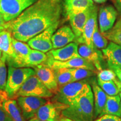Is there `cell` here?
Segmentation results:
<instances>
[{
    "label": "cell",
    "mask_w": 121,
    "mask_h": 121,
    "mask_svg": "<svg viewBox=\"0 0 121 121\" xmlns=\"http://www.w3.org/2000/svg\"><path fill=\"white\" fill-rule=\"evenodd\" d=\"M60 0H37L16 19L7 22L6 29L20 41L28 42L56 22L62 13Z\"/></svg>",
    "instance_id": "1"
},
{
    "label": "cell",
    "mask_w": 121,
    "mask_h": 121,
    "mask_svg": "<svg viewBox=\"0 0 121 121\" xmlns=\"http://www.w3.org/2000/svg\"><path fill=\"white\" fill-rule=\"evenodd\" d=\"M63 117L74 121H94V102L92 89L61 112Z\"/></svg>",
    "instance_id": "2"
},
{
    "label": "cell",
    "mask_w": 121,
    "mask_h": 121,
    "mask_svg": "<svg viewBox=\"0 0 121 121\" xmlns=\"http://www.w3.org/2000/svg\"><path fill=\"white\" fill-rule=\"evenodd\" d=\"M91 89L90 84L84 80L69 83L59 89L53 101L69 105L88 93Z\"/></svg>",
    "instance_id": "3"
},
{
    "label": "cell",
    "mask_w": 121,
    "mask_h": 121,
    "mask_svg": "<svg viewBox=\"0 0 121 121\" xmlns=\"http://www.w3.org/2000/svg\"><path fill=\"white\" fill-rule=\"evenodd\" d=\"M35 75L34 69L31 67H15L8 66L5 92L9 98L13 99L25 81Z\"/></svg>",
    "instance_id": "4"
},
{
    "label": "cell",
    "mask_w": 121,
    "mask_h": 121,
    "mask_svg": "<svg viewBox=\"0 0 121 121\" xmlns=\"http://www.w3.org/2000/svg\"><path fill=\"white\" fill-rule=\"evenodd\" d=\"M53 93L48 89L35 75L30 76L25 81L23 85L15 95L14 98L17 99L19 96H37L43 98H49L53 96Z\"/></svg>",
    "instance_id": "5"
},
{
    "label": "cell",
    "mask_w": 121,
    "mask_h": 121,
    "mask_svg": "<svg viewBox=\"0 0 121 121\" xmlns=\"http://www.w3.org/2000/svg\"><path fill=\"white\" fill-rule=\"evenodd\" d=\"M37 0H0V13L6 22L17 17Z\"/></svg>",
    "instance_id": "6"
},
{
    "label": "cell",
    "mask_w": 121,
    "mask_h": 121,
    "mask_svg": "<svg viewBox=\"0 0 121 121\" xmlns=\"http://www.w3.org/2000/svg\"><path fill=\"white\" fill-rule=\"evenodd\" d=\"M60 22H56L52 26L44 30L40 34L30 39L28 44L33 49L44 53H47L53 49L52 37L58 28Z\"/></svg>",
    "instance_id": "7"
},
{
    "label": "cell",
    "mask_w": 121,
    "mask_h": 121,
    "mask_svg": "<svg viewBox=\"0 0 121 121\" xmlns=\"http://www.w3.org/2000/svg\"><path fill=\"white\" fill-rule=\"evenodd\" d=\"M18 105L26 120L35 117L37 111L47 102L45 98L37 96H19L17 98Z\"/></svg>",
    "instance_id": "8"
},
{
    "label": "cell",
    "mask_w": 121,
    "mask_h": 121,
    "mask_svg": "<svg viewBox=\"0 0 121 121\" xmlns=\"http://www.w3.org/2000/svg\"><path fill=\"white\" fill-rule=\"evenodd\" d=\"M68 105L60 103L47 102L39 109L36 113V118L45 121H58L62 111Z\"/></svg>",
    "instance_id": "9"
},
{
    "label": "cell",
    "mask_w": 121,
    "mask_h": 121,
    "mask_svg": "<svg viewBox=\"0 0 121 121\" xmlns=\"http://www.w3.org/2000/svg\"><path fill=\"white\" fill-rule=\"evenodd\" d=\"M35 75L52 93L56 94L59 90L54 69L46 64H42L33 68Z\"/></svg>",
    "instance_id": "10"
},
{
    "label": "cell",
    "mask_w": 121,
    "mask_h": 121,
    "mask_svg": "<svg viewBox=\"0 0 121 121\" xmlns=\"http://www.w3.org/2000/svg\"><path fill=\"white\" fill-rule=\"evenodd\" d=\"M45 64L52 69L59 68H66V69H76V68H83L93 71L97 73L98 71L93 63L82 57H78L71 59L66 61H59L47 59Z\"/></svg>",
    "instance_id": "11"
},
{
    "label": "cell",
    "mask_w": 121,
    "mask_h": 121,
    "mask_svg": "<svg viewBox=\"0 0 121 121\" xmlns=\"http://www.w3.org/2000/svg\"><path fill=\"white\" fill-rule=\"evenodd\" d=\"M98 7L95 5L92 6L91 11L86 22L83 29L81 37L76 40L77 43L85 44L91 48H95L93 45V34L97 22Z\"/></svg>",
    "instance_id": "12"
},
{
    "label": "cell",
    "mask_w": 121,
    "mask_h": 121,
    "mask_svg": "<svg viewBox=\"0 0 121 121\" xmlns=\"http://www.w3.org/2000/svg\"><path fill=\"white\" fill-rule=\"evenodd\" d=\"M47 55L48 59L59 61H66L81 57L78 52V44L72 42L62 48L52 49L47 53Z\"/></svg>",
    "instance_id": "13"
},
{
    "label": "cell",
    "mask_w": 121,
    "mask_h": 121,
    "mask_svg": "<svg viewBox=\"0 0 121 121\" xmlns=\"http://www.w3.org/2000/svg\"><path fill=\"white\" fill-rule=\"evenodd\" d=\"M12 37L11 31L7 29L0 31V51L6 58L8 66L11 65L17 57L13 47Z\"/></svg>",
    "instance_id": "14"
},
{
    "label": "cell",
    "mask_w": 121,
    "mask_h": 121,
    "mask_svg": "<svg viewBox=\"0 0 121 121\" xmlns=\"http://www.w3.org/2000/svg\"><path fill=\"white\" fill-rule=\"evenodd\" d=\"M117 11L112 6L100 7L99 13V25L101 33L110 30L114 25Z\"/></svg>",
    "instance_id": "15"
},
{
    "label": "cell",
    "mask_w": 121,
    "mask_h": 121,
    "mask_svg": "<svg viewBox=\"0 0 121 121\" xmlns=\"http://www.w3.org/2000/svg\"><path fill=\"white\" fill-rule=\"evenodd\" d=\"M91 8L92 7H91L84 11L67 15L72 31L75 35V41L82 35L85 24L90 15Z\"/></svg>",
    "instance_id": "16"
},
{
    "label": "cell",
    "mask_w": 121,
    "mask_h": 121,
    "mask_svg": "<svg viewBox=\"0 0 121 121\" xmlns=\"http://www.w3.org/2000/svg\"><path fill=\"white\" fill-rule=\"evenodd\" d=\"M75 35L72 29L65 25L55 31L52 37L53 49L62 48L75 40Z\"/></svg>",
    "instance_id": "17"
},
{
    "label": "cell",
    "mask_w": 121,
    "mask_h": 121,
    "mask_svg": "<svg viewBox=\"0 0 121 121\" xmlns=\"http://www.w3.org/2000/svg\"><path fill=\"white\" fill-rule=\"evenodd\" d=\"M78 52L80 57L93 63L98 72L102 70L101 59L103 57V54L100 51L96 48H90L85 44H80L78 46Z\"/></svg>",
    "instance_id": "18"
},
{
    "label": "cell",
    "mask_w": 121,
    "mask_h": 121,
    "mask_svg": "<svg viewBox=\"0 0 121 121\" xmlns=\"http://www.w3.org/2000/svg\"><path fill=\"white\" fill-rule=\"evenodd\" d=\"M91 87L94 96V116L95 118L99 117L102 114L105 107L108 95H107V94L99 86L96 80H94L92 81Z\"/></svg>",
    "instance_id": "19"
},
{
    "label": "cell",
    "mask_w": 121,
    "mask_h": 121,
    "mask_svg": "<svg viewBox=\"0 0 121 121\" xmlns=\"http://www.w3.org/2000/svg\"><path fill=\"white\" fill-rule=\"evenodd\" d=\"M12 42L17 57L16 60L9 66H11L15 67H20L21 63L24 59L28 57L29 54L31 52V49L28 44L24 43L23 42L17 40L13 37H12Z\"/></svg>",
    "instance_id": "20"
},
{
    "label": "cell",
    "mask_w": 121,
    "mask_h": 121,
    "mask_svg": "<svg viewBox=\"0 0 121 121\" xmlns=\"http://www.w3.org/2000/svg\"><path fill=\"white\" fill-rule=\"evenodd\" d=\"M103 54L108 64L121 66V46L111 42L102 49Z\"/></svg>",
    "instance_id": "21"
},
{
    "label": "cell",
    "mask_w": 121,
    "mask_h": 121,
    "mask_svg": "<svg viewBox=\"0 0 121 121\" xmlns=\"http://www.w3.org/2000/svg\"><path fill=\"white\" fill-rule=\"evenodd\" d=\"M4 109L7 116L13 121H26L22 110L15 100L7 97L3 103Z\"/></svg>",
    "instance_id": "22"
},
{
    "label": "cell",
    "mask_w": 121,
    "mask_h": 121,
    "mask_svg": "<svg viewBox=\"0 0 121 121\" xmlns=\"http://www.w3.org/2000/svg\"><path fill=\"white\" fill-rule=\"evenodd\" d=\"M94 5L93 0H65L66 15L84 11Z\"/></svg>",
    "instance_id": "23"
},
{
    "label": "cell",
    "mask_w": 121,
    "mask_h": 121,
    "mask_svg": "<svg viewBox=\"0 0 121 121\" xmlns=\"http://www.w3.org/2000/svg\"><path fill=\"white\" fill-rule=\"evenodd\" d=\"M48 56L45 53L31 49L28 57L24 59L21 63L20 67H31L34 68L38 65L44 64L47 61Z\"/></svg>",
    "instance_id": "24"
},
{
    "label": "cell",
    "mask_w": 121,
    "mask_h": 121,
    "mask_svg": "<svg viewBox=\"0 0 121 121\" xmlns=\"http://www.w3.org/2000/svg\"><path fill=\"white\" fill-rule=\"evenodd\" d=\"M104 114H112L121 117V99L119 95L107 96L105 107L100 116Z\"/></svg>",
    "instance_id": "25"
},
{
    "label": "cell",
    "mask_w": 121,
    "mask_h": 121,
    "mask_svg": "<svg viewBox=\"0 0 121 121\" xmlns=\"http://www.w3.org/2000/svg\"><path fill=\"white\" fill-rule=\"evenodd\" d=\"M102 34L108 40L121 46V17L110 30Z\"/></svg>",
    "instance_id": "26"
},
{
    "label": "cell",
    "mask_w": 121,
    "mask_h": 121,
    "mask_svg": "<svg viewBox=\"0 0 121 121\" xmlns=\"http://www.w3.org/2000/svg\"><path fill=\"white\" fill-rule=\"evenodd\" d=\"M97 82L107 95L109 96L118 95L121 88V82L119 80L118 81H104L97 79Z\"/></svg>",
    "instance_id": "27"
},
{
    "label": "cell",
    "mask_w": 121,
    "mask_h": 121,
    "mask_svg": "<svg viewBox=\"0 0 121 121\" xmlns=\"http://www.w3.org/2000/svg\"><path fill=\"white\" fill-rule=\"evenodd\" d=\"M53 69L59 89L69 83L73 82L72 76L69 69L59 68V69Z\"/></svg>",
    "instance_id": "28"
},
{
    "label": "cell",
    "mask_w": 121,
    "mask_h": 121,
    "mask_svg": "<svg viewBox=\"0 0 121 121\" xmlns=\"http://www.w3.org/2000/svg\"><path fill=\"white\" fill-rule=\"evenodd\" d=\"M92 40L94 46L96 49H104L108 45V39L104 37L102 33L99 31L98 23L95 26Z\"/></svg>",
    "instance_id": "29"
},
{
    "label": "cell",
    "mask_w": 121,
    "mask_h": 121,
    "mask_svg": "<svg viewBox=\"0 0 121 121\" xmlns=\"http://www.w3.org/2000/svg\"><path fill=\"white\" fill-rule=\"evenodd\" d=\"M71 72L73 82L84 80V78L93 76L96 72L93 71L83 68H76V69H69Z\"/></svg>",
    "instance_id": "30"
},
{
    "label": "cell",
    "mask_w": 121,
    "mask_h": 121,
    "mask_svg": "<svg viewBox=\"0 0 121 121\" xmlns=\"http://www.w3.org/2000/svg\"><path fill=\"white\" fill-rule=\"evenodd\" d=\"M6 58L2 54L0 57V90L4 91L7 82V70Z\"/></svg>",
    "instance_id": "31"
},
{
    "label": "cell",
    "mask_w": 121,
    "mask_h": 121,
    "mask_svg": "<svg viewBox=\"0 0 121 121\" xmlns=\"http://www.w3.org/2000/svg\"><path fill=\"white\" fill-rule=\"evenodd\" d=\"M97 79L104 81H118L116 74L111 69H102L97 72Z\"/></svg>",
    "instance_id": "32"
},
{
    "label": "cell",
    "mask_w": 121,
    "mask_h": 121,
    "mask_svg": "<svg viewBox=\"0 0 121 121\" xmlns=\"http://www.w3.org/2000/svg\"><path fill=\"white\" fill-rule=\"evenodd\" d=\"M9 97L5 91L0 90V121H7L9 116L4 111L3 103L5 98Z\"/></svg>",
    "instance_id": "33"
},
{
    "label": "cell",
    "mask_w": 121,
    "mask_h": 121,
    "mask_svg": "<svg viewBox=\"0 0 121 121\" xmlns=\"http://www.w3.org/2000/svg\"><path fill=\"white\" fill-rule=\"evenodd\" d=\"M95 121H121V117L112 114H104Z\"/></svg>",
    "instance_id": "34"
},
{
    "label": "cell",
    "mask_w": 121,
    "mask_h": 121,
    "mask_svg": "<svg viewBox=\"0 0 121 121\" xmlns=\"http://www.w3.org/2000/svg\"><path fill=\"white\" fill-rule=\"evenodd\" d=\"M110 69H112L119 81L121 82V66L108 64Z\"/></svg>",
    "instance_id": "35"
},
{
    "label": "cell",
    "mask_w": 121,
    "mask_h": 121,
    "mask_svg": "<svg viewBox=\"0 0 121 121\" xmlns=\"http://www.w3.org/2000/svg\"><path fill=\"white\" fill-rule=\"evenodd\" d=\"M6 24L7 22L4 21L2 14L0 13V31L6 29Z\"/></svg>",
    "instance_id": "36"
},
{
    "label": "cell",
    "mask_w": 121,
    "mask_h": 121,
    "mask_svg": "<svg viewBox=\"0 0 121 121\" xmlns=\"http://www.w3.org/2000/svg\"><path fill=\"white\" fill-rule=\"evenodd\" d=\"M115 7L117 9V11L121 15V0H113Z\"/></svg>",
    "instance_id": "37"
},
{
    "label": "cell",
    "mask_w": 121,
    "mask_h": 121,
    "mask_svg": "<svg viewBox=\"0 0 121 121\" xmlns=\"http://www.w3.org/2000/svg\"><path fill=\"white\" fill-rule=\"evenodd\" d=\"M58 121H74L72 120L71 119H69L67 117H63L62 118H60V119H59Z\"/></svg>",
    "instance_id": "38"
},
{
    "label": "cell",
    "mask_w": 121,
    "mask_h": 121,
    "mask_svg": "<svg viewBox=\"0 0 121 121\" xmlns=\"http://www.w3.org/2000/svg\"><path fill=\"white\" fill-rule=\"evenodd\" d=\"M28 121H43V120H42V119H39L38 118H37L36 117H34V118H32L29 119Z\"/></svg>",
    "instance_id": "39"
},
{
    "label": "cell",
    "mask_w": 121,
    "mask_h": 121,
    "mask_svg": "<svg viewBox=\"0 0 121 121\" xmlns=\"http://www.w3.org/2000/svg\"><path fill=\"white\" fill-rule=\"evenodd\" d=\"M93 1L98 4H103V3L105 2L107 0H93Z\"/></svg>",
    "instance_id": "40"
},
{
    "label": "cell",
    "mask_w": 121,
    "mask_h": 121,
    "mask_svg": "<svg viewBox=\"0 0 121 121\" xmlns=\"http://www.w3.org/2000/svg\"><path fill=\"white\" fill-rule=\"evenodd\" d=\"M118 95H119V97H120L121 99V89H120V91H119V94H118Z\"/></svg>",
    "instance_id": "41"
},
{
    "label": "cell",
    "mask_w": 121,
    "mask_h": 121,
    "mask_svg": "<svg viewBox=\"0 0 121 121\" xmlns=\"http://www.w3.org/2000/svg\"><path fill=\"white\" fill-rule=\"evenodd\" d=\"M7 121H13L12 120V119H11V118H10V117H9V118H8V119H7Z\"/></svg>",
    "instance_id": "42"
},
{
    "label": "cell",
    "mask_w": 121,
    "mask_h": 121,
    "mask_svg": "<svg viewBox=\"0 0 121 121\" xmlns=\"http://www.w3.org/2000/svg\"><path fill=\"white\" fill-rule=\"evenodd\" d=\"M1 56H2V52H1V51H0V57H1Z\"/></svg>",
    "instance_id": "43"
},
{
    "label": "cell",
    "mask_w": 121,
    "mask_h": 121,
    "mask_svg": "<svg viewBox=\"0 0 121 121\" xmlns=\"http://www.w3.org/2000/svg\"><path fill=\"white\" fill-rule=\"evenodd\" d=\"M112 1H113V0H112Z\"/></svg>",
    "instance_id": "44"
}]
</instances>
